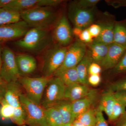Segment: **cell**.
<instances>
[{
  "mask_svg": "<svg viewBox=\"0 0 126 126\" xmlns=\"http://www.w3.org/2000/svg\"><path fill=\"white\" fill-rule=\"evenodd\" d=\"M53 41L49 30L31 28L15 44L23 50L36 54L51 47Z\"/></svg>",
  "mask_w": 126,
  "mask_h": 126,
  "instance_id": "6da1fadb",
  "label": "cell"
},
{
  "mask_svg": "<svg viewBox=\"0 0 126 126\" xmlns=\"http://www.w3.org/2000/svg\"><path fill=\"white\" fill-rule=\"evenodd\" d=\"M20 15L31 28L49 30L58 20L57 13L53 7H35L21 12Z\"/></svg>",
  "mask_w": 126,
  "mask_h": 126,
  "instance_id": "7a4b0ae2",
  "label": "cell"
},
{
  "mask_svg": "<svg viewBox=\"0 0 126 126\" xmlns=\"http://www.w3.org/2000/svg\"><path fill=\"white\" fill-rule=\"evenodd\" d=\"M67 48L56 44L45 50L41 68L43 76L49 78L53 76L63 63Z\"/></svg>",
  "mask_w": 126,
  "mask_h": 126,
  "instance_id": "3957f363",
  "label": "cell"
},
{
  "mask_svg": "<svg viewBox=\"0 0 126 126\" xmlns=\"http://www.w3.org/2000/svg\"><path fill=\"white\" fill-rule=\"evenodd\" d=\"M21 106L25 114L26 125L29 126H49L46 116L45 109L29 99L25 94L20 96Z\"/></svg>",
  "mask_w": 126,
  "mask_h": 126,
  "instance_id": "277c9868",
  "label": "cell"
},
{
  "mask_svg": "<svg viewBox=\"0 0 126 126\" xmlns=\"http://www.w3.org/2000/svg\"><path fill=\"white\" fill-rule=\"evenodd\" d=\"M51 78L44 76L38 78L21 77L18 81L27 97L40 105L45 89Z\"/></svg>",
  "mask_w": 126,
  "mask_h": 126,
  "instance_id": "5b68a950",
  "label": "cell"
},
{
  "mask_svg": "<svg viewBox=\"0 0 126 126\" xmlns=\"http://www.w3.org/2000/svg\"><path fill=\"white\" fill-rule=\"evenodd\" d=\"M1 56V77L7 83L18 81L23 74L18 68L14 52L9 47L5 46L2 49Z\"/></svg>",
  "mask_w": 126,
  "mask_h": 126,
  "instance_id": "8992f818",
  "label": "cell"
},
{
  "mask_svg": "<svg viewBox=\"0 0 126 126\" xmlns=\"http://www.w3.org/2000/svg\"><path fill=\"white\" fill-rule=\"evenodd\" d=\"M65 87L60 79L52 77L45 89L41 106L46 109L64 99Z\"/></svg>",
  "mask_w": 126,
  "mask_h": 126,
  "instance_id": "52a82bcc",
  "label": "cell"
},
{
  "mask_svg": "<svg viewBox=\"0 0 126 126\" xmlns=\"http://www.w3.org/2000/svg\"><path fill=\"white\" fill-rule=\"evenodd\" d=\"M87 50L86 44L79 40L72 43L68 47L63 63L54 74L65 69L77 67L85 56Z\"/></svg>",
  "mask_w": 126,
  "mask_h": 126,
  "instance_id": "ba28073f",
  "label": "cell"
},
{
  "mask_svg": "<svg viewBox=\"0 0 126 126\" xmlns=\"http://www.w3.org/2000/svg\"><path fill=\"white\" fill-rule=\"evenodd\" d=\"M94 8L81 9L70 3L69 6L68 15L74 27L83 30L93 24L95 17Z\"/></svg>",
  "mask_w": 126,
  "mask_h": 126,
  "instance_id": "9c48e42d",
  "label": "cell"
},
{
  "mask_svg": "<svg viewBox=\"0 0 126 126\" xmlns=\"http://www.w3.org/2000/svg\"><path fill=\"white\" fill-rule=\"evenodd\" d=\"M54 41L63 47H67L73 39L72 29L67 18L63 15L58 19L54 25L52 34Z\"/></svg>",
  "mask_w": 126,
  "mask_h": 126,
  "instance_id": "30bf717a",
  "label": "cell"
},
{
  "mask_svg": "<svg viewBox=\"0 0 126 126\" xmlns=\"http://www.w3.org/2000/svg\"><path fill=\"white\" fill-rule=\"evenodd\" d=\"M30 27L22 20L17 23L0 25V44L23 37Z\"/></svg>",
  "mask_w": 126,
  "mask_h": 126,
  "instance_id": "8fae6325",
  "label": "cell"
},
{
  "mask_svg": "<svg viewBox=\"0 0 126 126\" xmlns=\"http://www.w3.org/2000/svg\"><path fill=\"white\" fill-rule=\"evenodd\" d=\"M62 2L61 0H12L4 8L20 13L35 7H55Z\"/></svg>",
  "mask_w": 126,
  "mask_h": 126,
  "instance_id": "7c38bea8",
  "label": "cell"
},
{
  "mask_svg": "<svg viewBox=\"0 0 126 126\" xmlns=\"http://www.w3.org/2000/svg\"><path fill=\"white\" fill-rule=\"evenodd\" d=\"M126 51V47L112 43L109 45L107 54L99 64L104 69H112L120 61Z\"/></svg>",
  "mask_w": 126,
  "mask_h": 126,
  "instance_id": "4fadbf2b",
  "label": "cell"
},
{
  "mask_svg": "<svg viewBox=\"0 0 126 126\" xmlns=\"http://www.w3.org/2000/svg\"><path fill=\"white\" fill-rule=\"evenodd\" d=\"M93 89L87 85L78 83L65 87L64 99L71 102L81 99L87 96Z\"/></svg>",
  "mask_w": 126,
  "mask_h": 126,
  "instance_id": "5bb4252c",
  "label": "cell"
},
{
  "mask_svg": "<svg viewBox=\"0 0 126 126\" xmlns=\"http://www.w3.org/2000/svg\"><path fill=\"white\" fill-rule=\"evenodd\" d=\"M97 91L93 89L87 96L71 102L73 115L75 119L82 113L90 108L96 98Z\"/></svg>",
  "mask_w": 126,
  "mask_h": 126,
  "instance_id": "9a60e30c",
  "label": "cell"
},
{
  "mask_svg": "<svg viewBox=\"0 0 126 126\" xmlns=\"http://www.w3.org/2000/svg\"><path fill=\"white\" fill-rule=\"evenodd\" d=\"M21 88L19 81L7 83L4 99L15 108L21 107L20 97L23 94Z\"/></svg>",
  "mask_w": 126,
  "mask_h": 126,
  "instance_id": "2e32d148",
  "label": "cell"
},
{
  "mask_svg": "<svg viewBox=\"0 0 126 126\" xmlns=\"http://www.w3.org/2000/svg\"><path fill=\"white\" fill-rule=\"evenodd\" d=\"M116 21L114 17L111 16L107 21L98 23L101 27V31L99 36L94 41L109 45L113 43V31Z\"/></svg>",
  "mask_w": 126,
  "mask_h": 126,
  "instance_id": "e0dca14e",
  "label": "cell"
},
{
  "mask_svg": "<svg viewBox=\"0 0 126 126\" xmlns=\"http://www.w3.org/2000/svg\"><path fill=\"white\" fill-rule=\"evenodd\" d=\"M16 60L19 70L22 74H31L36 70V60L31 55L20 54L16 55Z\"/></svg>",
  "mask_w": 126,
  "mask_h": 126,
  "instance_id": "ac0fdd59",
  "label": "cell"
},
{
  "mask_svg": "<svg viewBox=\"0 0 126 126\" xmlns=\"http://www.w3.org/2000/svg\"><path fill=\"white\" fill-rule=\"evenodd\" d=\"M93 62L90 50H87L85 56L76 67L80 83L88 85V79L89 68Z\"/></svg>",
  "mask_w": 126,
  "mask_h": 126,
  "instance_id": "d6986e66",
  "label": "cell"
},
{
  "mask_svg": "<svg viewBox=\"0 0 126 126\" xmlns=\"http://www.w3.org/2000/svg\"><path fill=\"white\" fill-rule=\"evenodd\" d=\"M86 45L89 47L93 62L100 64L107 54L109 45L94 40Z\"/></svg>",
  "mask_w": 126,
  "mask_h": 126,
  "instance_id": "ffe728a7",
  "label": "cell"
},
{
  "mask_svg": "<svg viewBox=\"0 0 126 126\" xmlns=\"http://www.w3.org/2000/svg\"><path fill=\"white\" fill-rule=\"evenodd\" d=\"M116 100L113 92L109 90L104 93L101 98L97 109L103 112H104L105 113L109 120L111 116L113 108Z\"/></svg>",
  "mask_w": 126,
  "mask_h": 126,
  "instance_id": "44dd1931",
  "label": "cell"
},
{
  "mask_svg": "<svg viewBox=\"0 0 126 126\" xmlns=\"http://www.w3.org/2000/svg\"><path fill=\"white\" fill-rule=\"evenodd\" d=\"M58 109L63 117V125L72 123L75 120L72 112L71 102L64 99L53 106Z\"/></svg>",
  "mask_w": 126,
  "mask_h": 126,
  "instance_id": "7402d4cb",
  "label": "cell"
},
{
  "mask_svg": "<svg viewBox=\"0 0 126 126\" xmlns=\"http://www.w3.org/2000/svg\"><path fill=\"white\" fill-rule=\"evenodd\" d=\"M53 76L60 79L65 86L79 83L76 67L63 70L55 74Z\"/></svg>",
  "mask_w": 126,
  "mask_h": 126,
  "instance_id": "603a6c76",
  "label": "cell"
},
{
  "mask_svg": "<svg viewBox=\"0 0 126 126\" xmlns=\"http://www.w3.org/2000/svg\"><path fill=\"white\" fill-rule=\"evenodd\" d=\"M113 43L126 47V19L115 21Z\"/></svg>",
  "mask_w": 126,
  "mask_h": 126,
  "instance_id": "cb8c5ba5",
  "label": "cell"
},
{
  "mask_svg": "<svg viewBox=\"0 0 126 126\" xmlns=\"http://www.w3.org/2000/svg\"><path fill=\"white\" fill-rule=\"evenodd\" d=\"M21 19L19 12L5 8L0 9V25L17 23Z\"/></svg>",
  "mask_w": 126,
  "mask_h": 126,
  "instance_id": "d4e9b609",
  "label": "cell"
},
{
  "mask_svg": "<svg viewBox=\"0 0 126 126\" xmlns=\"http://www.w3.org/2000/svg\"><path fill=\"white\" fill-rule=\"evenodd\" d=\"M47 122L49 126H63V117L59 111L54 107L45 109Z\"/></svg>",
  "mask_w": 126,
  "mask_h": 126,
  "instance_id": "484cf974",
  "label": "cell"
},
{
  "mask_svg": "<svg viewBox=\"0 0 126 126\" xmlns=\"http://www.w3.org/2000/svg\"><path fill=\"white\" fill-rule=\"evenodd\" d=\"M97 109L90 108L79 115L75 119L86 126H94L96 119Z\"/></svg>",
  "mask_w": 126,
  "mask_h": 126,
  "instance_id": "4316f807",
  "label": "cell"
},
{
  "mask_svg": "<svg viewBox=\"0 0 126 126\" xmlns=\"http://www.w3.org/2000/svg\"><path fill=\"white\" fill-rule=\"evenodd\" d=\"M112 110L111 116L109 121L114 122L126 113V107L116 99Z\"/></svg>",
  "mask_w": 126,
  "mask_h": 126,
  "instance_id": "83f0119b",
  "label": "cell"
},
{
  "mask_svg": "<svg viewBox=\"0 0 126 126\" xmlns=\"http://www.w3.org/2000/svg\"><path fill=\"white\" fill-rule=\"evenodd\" d=\"M11 119L14 123L18 126L26 125L25 114L21 106L15 108L14 115Z\"/></svg>",
  "mask_w": 126,
  "mask_h": 126,
  "instance_id": "f1b7e54d",
  "label": "cell"
},
{
  "mask_svg": "<svg viewBox=\"0 0 126 126\" xmlns=\"http://www.w3.org/2000/svg\"><path fill=\"white\" fill-rule=\"evenodd\" d=\"M0 108V116L4 119H12L14 115L15 108L6 102L5 100L2 101Z\"/></svg>",
  "mask_w": 126,
  "mask_h": 126,
  "instance_id": "f546056e",
  "label": "cell"
},
{
  "mask_svg": "<svg viewBox=\"0 0 126 126\" xmlns=\"http://www.w3.org/2000/svg\"><path fill=\"white\" fill-rule=\"evenodd\" d=\"M110 73L115 76L126 73V51L117 65L111 69Z\"/></svg>",
  "mask_w": 126,
  "mask_h": 126,
  "instance_id": "4dcf8cb0",
  "label": "cell"
},
{
  "mask_svg": "<svg viewBox=\"0 0 126 126\" xmlns=\"http://www.w3.org/2000/svg\"><path fill=\"white\" fill-rule=\"evenodd\" d=\"M99 1V0H79L74 1L71 3L78 8L88 9L94 8Z\"/></svg>",
  "mask_w": 126,
  "mask_h": 126,
  "instance_id": "1f68e13d",
  "label": "cell"
},
{
  "mask_svg": "<svg viewBox=\"0 0 126 126\" xmlns=\"http://www.w3.org/2000/svg\"><path fill=\"white\" fill-rule=\"evenodd\" d=\"M109 90L113 92L120 91H126V77L112 84L110 86Z\"/></svg>",
  "mask_w": 126,
  "mask_h": 126,
  "instance_id": "d6a6232c",
  "label": "cell"
},
{
  "mask_svg": "<svg viewBox=\"0 0 126 126\" xmlns=\"http://www.w3.org/2000/svg\"><path fill=\"white\" fill-rule=\"evenodd\" d=\"M79 40L86 45L90 44L93 41L94 39L89 31L88 28L83 30L79 37Z\"/></svg>",
  "mask_w": 126,
  "mask_h": 126,
  "instance_id": "836d02e7",
  "label": "cell"
},
{
  "mask_svg": "<svg viewBox=\"0 0 126 126\" xmlns=\"http://www.w3.org/2000/svg\"><path fill=\"white\" fill-rule=\"evenodd\" d=\"M88 29L94 39L99 36L101 31V27L98 23L92 24L88 27Z\"/></svg>",
  "mask_w": 126,
  "mask_h": 126,
  "instance_id": "e575fe53",
  "label": "cell"
},
{
  "mask_svg": "<svg viewBox=\"0 0 126 126\" xmlns=\"http://www.w3.org/2000/svg\"><path fill=\"white\" fill-rule=\"evenodd\" d=\"M94 126H109L104 116L103 112L98 109H97L96 119Z\"/></svg>",
  "mask_w": 126,
  "mask_h": 126,
  "instance_id": "d590c367",
  "label": "cell"
},
{
  "mask_svg": "<svg viewBox=\"0 0 126 126\" xmlns=\"http://www.w3.org/2000/svg\"><path fill=\"white\" fill-rule=\"evenodd\" d=\"M102 70V67L99 64L93 62L90 64L89 68V75L100 74Z\"/></svg>",
  "mask_w": 126,
  "mask_h": 126,
  "instance_id": "8d00e7d4",
  "label": "cell"
},
{
  "mask_svg": "<svg viewBox=\"0 0 126 126\" xmlns=\"http://www.w3.org/2000/svg\"><path fill=\"white\" fill-rule=\"evenodd\" d=\"M101 78L100 74L89 75L88 77V83L92 86H98L101 83Z\"/></svg>",
  "mask_w": 126,
  "mask_h": 126,
  "instance_id": "74e56055",
  "label": "cell"
},
{
  "mask_svg": "<svg viewBox=\"0 0 126 126\" xmlns=\"http://www.w3.org/2000/svg\"><path fill=\"white\" fill-rule=\"evenodd\" d=\"M115 98L126 107V91H120L113 92Z\"/></svg>",
  "mask_w": 126,
  "mask_h": 126,
  "instance_id": "f35d334b",
  "label": "cell"
},
{
  "mask_svg": "<svg viewBox=\"0 0 126 126\" xmlns=\"http://www.w3.org/2000/svg\"><path fill=\"white\" fill-rule=\"evenodd\" d=\"M7 83L5 81L0 75V104L4 100L5 93L7 87Z\"/></svg>",
  "mask_w": 126,
  "mask_h": 126,
  "instance_id": "ab89813d",
  "label": "cell"
},
{
  "mask_svg": "<svg viewBox=\"0 0 126 126\" xmlns=\"http://www.w3.org/2000/svg\"><path fill=\"white\" fill-rule=\"evenodd\" d=\"M108 4L115 8L126 7V0H111L106 1Z\"/></svg>",
  "mask_w": 126,
  "mask_h": 126,
  "instance_id": "60d3db41",
  "label": "cell"
},
{
  "mask_svg": "<svg viewBox=\"0 0 126 126\" xmlns=\"http://www.w3.org/2000/svg\"><path fill=\"white\" fill-rule=\"evenodd\" d=\"M113 126H126V113L114 122Z\"/></svg>",
  "mask_w": 126,
  "mask_h": 126,
  "instance_id": "b9f144b4",
  "label": "cell"
},
{
  "mask_svg": "<svg viewBox=\"0 0 126 126\" xmlns=\"http://www.w3.org/2000/svg\"><path fill=\"white\" fill-rule=\"evenodd\" d=\"M83 30L78 27H74L72 29L73 35H74L79 38V36L81 35Z\"/></svg>",
  "mask_w": 126,
  "mask_h": 126,
  "instance_id": "7bdbcfd3",
  "label": "cell"
},
{
  "mask_svg": "<svg viewBox=\"0 0 126 126\" xmlns=\"http://www.w3.org/2000/svg\"><path fill=\"white\" fill-rule=\"evenodd\" d=\"M12 0H0V9L4 8Z\"/></svg>",
  "mask_w": 126,
  "mask_h": 126,
  "instance_id": "ee69618b",
  "label": "cell"
},
{
  "mask_svg": "<svg viewBox=\"0 0 126 126\" xmlns=\"http://www.w3.org/2000/svg\"><path fill=\"white\" fill-rule=\"evenodd\" d=\"M72 126H86L80 122L75 119L72 124Z\"/></svg>",
  "mask_w": 126,
  "mask_h": 126,
  "instance_id": "f6af8a7d",
  "label": "cell"
},
{
  "mask_svg": "<svg viewBox=\"0 0 126 126\" xmlns=\"http://www.w3.org/2000/svg\"><path fill=\"white\" fill-rule=\"evenodd\" d=\"M2 49L1 47L0 46V69L1 65V63H2V56H1Z\"/></svg>",
  "mask_w": 126,
  "mask_h": 126,
  "instance_id": "bcb514c9",
  "label": "cell"
},
{
  "mask_svg": "<svg viewBox=\"0 0 126 126\" xmlns=\"http://www.w3.org/2000/svg\"><path fill=\"white\" fill-rule=\"evenodd\" d=\"M72 123H70V124H64L63 126H72Z\"/></svg>",
  "mask_w": 126,
  "mask_h": 126,
  "instance_id": "7dc6e473",
  "label": "cell"
},
{
  "mask_svg": "<svg viewBox=\"0 0 126 126\" xmlns=\"http://www.w3.org/2000/svg\"><path fill=\"white\" fill-rule=\"evenodd\" d=\"M26 126V125H23V126Z\"/></svg>",
  "mask_w": 126,
  "mask_h": 126,
  "instance_id": "c3c4849f",
  "label": "cell"
}]
</instances>
